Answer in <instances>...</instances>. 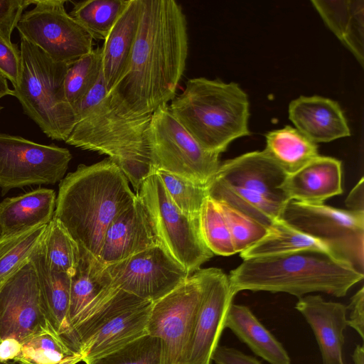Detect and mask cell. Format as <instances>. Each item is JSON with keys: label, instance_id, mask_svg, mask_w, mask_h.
<instances>
[{"label": "cell", "instance_id": "cell-1", "mask_svg": "<svg viewBox=\"0 0 364 364\" xmlns=\"http://www.w3.org/2000/svg\"><path fill=\"white\" fill-rule=\"evenodd\" d=\"M141 12L127 67L107 93L122 115H151L176 95L185 70L187 21L173 0H141Z\"/></svg>", "mask_w": 364, "mask_h": 364}, {"label": "cell", "instance_id": "cell-2", "mask_svg": "<svg viewBox=\"0 0 364 364\" xmlns=\"http://www.w3.org/2000/svg\"><path fill=\"white\" fill-rule=\"evenodd\" d=\"M135 198L124 173L107 157L80 164L60 182L53 218L97 258L108 227Z\"/></svg>", "mask_w": 364, "mask_h": 364}, {"label": "cell", "instance_id": "cell-3", "mask_svg": "<svg viewBox=\"0 0 364 364\" xmlns=\"http://www.w3.org/2000/svg\"><path fill=\"white\" fill-rule=\"evenodd\" d=\"M74 110L76 124L65 142L108 156L136 193L143 181L156 171L148 141L151 115L121 114L107 94L102 73Z\"/></svg>", "mask_w": 364, "mask_h": 364}, {"label": "cell", "instance_id": "cell-4", "mask_svg": "<svg viewBox=\"0 0 364 364\" xmlns=\"http://www.w3.org/2000/svg\"><path fill=\"white\" fill-rule=\"evenodd\" d=\"M363 277L349 262L318 250L243 259L228 275L235 294L284 292L298 299L313 292L343 297Z\"/></svg>", "mask_w": 364, "mask_h": 364}, {"label": "cell", "instance_id": "cell-5", "mask_svg": "<svg viewBox=\"0 0 364 364\" xmlns=\"http://www.w3.org/2000/svg\"><path fill=\"white\" fill-rule=\"evenodd\" d=\"M168 107L178 122L208 151L220 154L232 141L250 134L248 96L234 82L191 78Z\"/></svg>", "mask_w": 364, "mask_h": 364}, {"label": "cell", "instance_id": "cell-6", "mask_svg": "<svg viewBox=\"0 0 364 364\" xmlns=\"http://www.w3.org/2000/svg\"><path fill=\"white\" fill-rule=\"evenodd\" d=\"M20 50V75L11 95L48 138L65 141L77 121L74 108L65 94L68 64L53 61L22 38Z\"/></svg>", "mask_w": 364, "mask_h": 364}, {"label": "cell", "instance_id": "cell-7", "mask_svg": "<svg viewBox=\"0 0 364 364\" xmlns=\"http://www.w3.org/2000/svg\"><path fill=\"white\" fill-rule=\"evenodd\" d=\"M153 302L117 288L74 331L82 361L106 354L147 334Z\"/></svg>", "mask_w": 364, "mask_h": 364}, {"label": "cell", "instance_id": "cell-8", "mask_svg": "<svg viewBox=\"0 0 364 364\" xmlns=\"http://www.w3.org/2000/svg\"><path fill=\"white\" fill-rule=\"evenodd\" d=\"M135 194L145 207L163 248L190 274L214 255L203 239L199 216H189L177 208L156 171Z\"/></svg>", "mask_w": 364, "mask_h": 364}, {"label": "cell", "instance_id": "cell-9", "mask_svg": "<svg viewBox=\"0 0 364 364\" xmlns=\"http://www.w3.org/2000/svg\"><path fill=\"white\" fill-rule=\"evenodd\" d=\"M148 141L155 170H162L205 186L217 172L220 154L207 151L171 113L168 105L151 115Z\"/></svg>", "mask_w": 364, "mask_h": 364}, {"label": "cell", "instance_id": "cell-10", "mask_svg": "<svg viewBox=\"0 0 364 364\" xmlns=\"http://www.w3.org/2000/svg\"><path fill=\"white\" fill-rule=\"evenodd\" d=\"M280 219L323 242L333 255L364 274V212L289 200Z\"/></svg>", "mask_w": 364, "mask_h": 364}, {"label": "cell", "instance_id": "cell-11", "mask_svg": "<svg viewBox=\"0 0 364 364\" xmlns=\"http://www.w3.org/2000/svg\"><path fill=\"white\" fill-rule=\"evenodd\" d=\"M65 0H33L16 28L20 37L51 60L69 64L92 49L91 35L66 11Z\"/></svg>", "mask_w": 364, "mask_h": 364}, {"label": "cell", "instance_id": "cell-12", "mask_svg": "<svg viewBox=\"0 0 364 364\" xmlns=\"http://www.w3.org/2000/svg\"><path fill=\"white\" fill-rule=\"evenodd\" d=\"M71 159L72 154L66 148L0 133L2 195L12 188L60 182Z\"/></svg>", "mask_w": 364, "mask_h": 364}, {"label": "cell", "instance_id": "cell-13", "mask_svg": "<svg viewBox=\"0 0 364 364\" xmlns=\"http://www.w3.org/2000/svg\"><path fill=\"white\" fill-rule=\"evenodd\" d=\"M201 295L194 272L172 291L153 302L147 334L161 343V364H183L193 332Z\"/></svg>", "mask_w": 364, "mask_h": 364}, {"label": "cell", "instance_id": "cell-14", "mask_svg": "<svg viewBox=\"0 0 364 364\" xmlns=\"http://www.w3.org/2000/svg\"><path fill=\"white\" fill-rule=\"evenodd\" d=\"M106 268L114 287L151 302L172 291L191 275L161 245Z\"/></svg>", "mask_w": 364, "mask_h": 364}, {"label": "cell", "instance_id": "cell-15", "mask_svg": "<svg viewBox=\"0 0 364 364\" xmlns=\"http://www.w3.org/2000/svg\"><path fill=\"white\" fill-rule=\"evenodd\" d=\"M46 330L52 329L36 269L28 259L0 286V341L14 338L22 343Z\"/></svg>", "mask_w": 364, "mask_h": 364}, {"label": "cell", "instance_id": "cell-16", "mask_svg": "<svg viewBox=\"0 0 364 364\" xmlns=\"http://www.w3.org/2000/svg\"><path fill=\"white\" fill-rule=\"evenodd\" d=\"M196 272L200 279L201 295L183 364H210L235 294L222 269L210 267Z\"/></svg>", "mask_w": 364, "mask_h": 364}, {"label": "cell", "instance_id": "cell-17", "mask_svg": "<svg viewBox=\"0 0 364 364\" xmlns=\"http://www.w3.org/2000/svg\"><path fill=\"white\" fill-rule=\"evenodd\" d=\"M161 245L148 213L136 195L134 202L108 227L97 259L105 266Z\"/></svg>", "mask_w": 364, "mask_h": 364}, {"label": "cell", "instance_id": "cell-18", "mask_svg": "<svg viewBox=\"0 0 364 364\" xmlns=\"http://www.w3.org/2000/svg\"><path fill=\"white\" fill-rule=\"evenodd\" d=\"M287 175L264 151H255L220 163L213 178L285 205L289 200L281 186Z\"/></svg>", "mask_w": 364, "mask_h": 364}, {"label": "cell", "instance_id": "cell-19", "mask_svg": "<svg viewBox=\"0 0 364 364\" xmlns=\"http://www.w3.org/2000/svg\"><path fill=\"white\" fill-rule=\"evenodd\" d=\"M80 260L70 277L68 320L73 338L75 329L85 321L117 288L112 284L106 266L84 248L80 247Z\"/></svg>", "mask_w": 364, "mask_h": 364}, {"label": "cell", "instance_id": "cell-20", "mask_svg": "<svg viewBox=\"0 0 364 364\" xmlns=\"http://www.w3.org/2000/svg\"><path fill=\"white\" fill-rule=\"evenodd\" d=\"M295 309L310 326L321 352L323 364H346L343 356L347 306L328 301L320 295L298 299Z\"/></svg>", "mask_w": 364, "mask_h": 364}, {"label": "cell", "instance_id": "cell-21", "mask_svg": "<svg viewBox=\"0 0 364 364\" xmlns=\"http://www.w3.org/2000/svg\"><path fill=\"white\" fill-rule=\"evenodd\" d=\"M295 129L314 143L349 136L350 130L338 103L321 96H300L289 105Z\"/></svg>", "mask_w": 364, "mask_h": 364}, {"label": "cell", "instance_id": "cell-22", "mask_svg": "<svg viewBox=\"0 0 364 364\" xmlns=\"http://www.w3.org/2000/svg\"><path fill=\"white\" fill-rule=\"evenodd\" d=\"M341 161L318 156L309 164L288 174L281 186L289 200L308 204H321L343 193Z\"/></svg>", "mask_w": 364, "mask_h": 364}, {"label": "cell", "instance_id": "cell-23", "mask_svg": "<svg viewBox=\"0 0 364 364\" xmlns=\"http://www.w3.org/2000/svg\"><path fill=\"white\" fill-rule=\"evenodd\" d=\"M29 259L36 269L42 301L51 329L70 349L79 353L68 320L71 276L54 272L48 267L40 244Z\"/></svg>", "mask_w": 364, "mask_h": 364}, {"label": "cell", "instance_id": "cell-24", "mask_svg": "<svg viewBox=\"0 0 364 364\" xmlns=\"http://www.w3.org/2000/svg\"><path fill=\"white\" fill-rule=\"evenodd\" d=\"M141 12V0L128 4L110 30L102 49V70L107 93L116 85L129 61Z\"/></svg>", "mask_w": 364, "mask_h": 364}, {"label": "cell", "instance_id": "cell-25", "mask_svg": "<svg viewBox=\"0 0 364 364\" xmlns=\"http://www.w3.org/2000/svg\"><path fill=\"white\" fill-rule=\"evenodd\" d=\"M54 190L38 188L0 203V240L48 224L56 203Z\"/></svg>", "mask_w": 364, "mask_h": 364}, {"label": "cell", "instance_id": "cell-26", "mask_svg": "<svg viewBox=\"0 0 364 364\" xmlns=\"http://www.w3.org/2000/svg\"><path fill=\"white\" fill-rule=\"evenodd\" d=\"M326 25L364 67V1L312 0Z\"/></svg>", "mask_w": 364, "mask_h": 364}, {"label": "cell", "instance_id": "cell-27", "mask_svg": "<svg viewBox=\"0 0 364 364\" xmlns=\"http://www.w3.org/2000/svg\"><path fill=\"white\" fill-rule=\"evenodd\" d=\"M225 328H229L255 355L269 363L291 364L283 345L247 306L232 303L226 316Z\"/></svg>", "mask_w": 364, "mask_h": 364}, {"label": "cell", "instance_id": "cell-28", "mask_svg": "<svg viewBox=\"0 0 364 364\" xmlns=\"http://www.w3.org/2000/svg\"><path fill=\"white\" fill-rule=\"evenodd\" d=\"M208 196L224 203L267 227L280 219L284 206L264 196L212 178L205 185Z\"/></svg>", "mask_w": 364, "mask_h": 364}, {"label": "cell", "instance_id": "cell-29", "mask_svg": "<svg viewBox=\"0 0 364 364\" xmlns=\"http://www.w3.org/2000/svg\"><path fill=\"white\" fill-rule=\"evenodd\" d=\"M306 250H318L332 254L329 247L323 242L297 230L282 219H279L269 227L263 238L242 252L240 257L246 259Z\"/></svg>", "mask_w": 364, "mask_h": 364}, {"label": "cell", "instance_id": "cell-30", "mask_svg": "<svg viewBox=\"0 0 364 364\" xmlns=\"http://www.w3.org/2000/svg\"><path fill=\"white\" fill-rule=\"evenodd\" d=\"M263 150L287 174H291L319 156L317 144L290 126L266 134Z\"/></svg>", "mask_w": 364, "mask_h": 364}, {"label": "cell", "instance_id": "cell-31", "mask_svg": "<svg viewBox=\"0 0 364 364\" xmlns=\"http://www.w3.org/2000/svg\"><path fill=\"white\" fill-rule=\"evenodd\" d=\"M82 359L53 331L46 330L23 342L14 360L19 364H77Z\"/></svg>", "mask_w": 364, "mask_h": 364}, {"label": "cell", "instance_id": "cell-32", "mask_svg": "<svg viewBox=\"0 0 364 364\" xmlns=\"http://www.w3.org/2000/svg\"><path fill=\"white\" fill-rule=\"evenodd\" d=\"M40 247L51 270L70 276L74 273L80 257V247L53 218L47 225Z\"/></svg>", "mask_w": 364, "mask_h": 364}, {"label": "cell", "instance_id": "cell-33", "mask_svg": "<svg viewBox=\"0 0 364 364\" xmlns=\"http://www.w3.org/2000/svg\"><path fill=\"white\" fill-rule=\"evenodd\" d=\"M129 0H86L74 4L70 15L93 39L105 40Z\"/></svg>", "mask_w": 364, "mask_h": 364}, {"label": "cell", "instance_id": "cell-34", "mask_svg": "<svg viewBox=\"0 0 364 364\" xmlns=\"http://www.w3.org/2000/svg\"><path fill=\"white\" fill-rule=\"evenodd\" d=\"M102 73V49L99 47L68 65L64 89L73 108L93 88Z\"/></svg>", "mask_w": 364, "mask_h": 364}, {"label": "cell", "instance_id": "cell-35", "mask_svg": "<svg viewBox=\"0 0 364 364\" xmlns=\"http://www.w3.org/2000/svg\"><path fill=\"white\" fill-rule=\"evenodd\" d=\"M47 225L0 240V286L29 259L43 239Z\"/></svg>", "mask_w": 364, "mask_h": 364}, {"label": "cell", "instance_id": "cell-36", "mask_svg": "<svg viewBox=\"0 0 364 364\" xmlns=\"http://www.w3.org/2000/svg\"><path fill=\"white\" fill-rule=\"evenodd\" d=\"M203 239L214 254L230 256L236 254L230 230L217 201L207 196L199 213Z\"/></svg>", "mask_w": 364, "mask_h": 364}, {"label": "cell", "instance_id": "cell-37", "mask_svg": "<svg viewBox=\"0 0 364 364\" xmlns=\"http://www.w3.org/2000/svg\"><path fill=\"white\" fill-rule=\"evenodd\" d=\"M86 364H161V343L149 334L106 354L85 361Z\"/></svg>", "mask_w": 364, "mask_h": 364}, {"label": "cell", "instance_id": "cell-38", "mask_svg": "<svg viewBox=\"0 0 364 364\" xmlns=\"http://www.w3.org/2000/svg\"><path fill=\"white\" fill-rule=\"evenodd\" d=\"M156 172L177 208L189 216L198 217L202 205L208 196L205 186L165 171L156 170Z\"/></svg>", "mask_w": 364, "mask_h": 364}, {"label": "cell", "instance_id": "cell-39", "mask_svg": "<svg viewBox=\"0 0 364 364\" xmlns=\"http://www.w3.org/2000/svg\"><path fill=\"white\" fill-rule=\"evenodd\" d=\"M218 203L228 223L236 253H241L246 250L267 233L268 227L224 203L218 202Z\"/></svg>", "mask_w": 364, "mask_h": 364}, {"label": "cell", "instance_id": "cell-40", "mask_svg": "<svg viewBox=\"0 0 364 364\" xmlns=\"http://www.w3.org/2000/svg\"><path fill=\"white\" fill-rule=\"evenodd\" d=\"M33 4V0H0V38L11 41L14 28L24 13V10Z\"/></svg>", "mask_w": 364, "mask_h": 364}, {"label": "cell", "instance_id": "cell-41", "mask_svg": "<svg viewBox=\"0 0 364 364\" xmlns=\"http://www.w3.org/2000/svg\"><path fill=\"white\" fill-rule=\"evenodd\" d=\"M21 65L20 48L16 43L0 38V74L9 80L13 87L18 82Z\"/></svg>", "mask_w": 364, "mask_h": 364}, {"label": "cell", "instance_id": "cell-42", "mask_svg": "<svg viewBox=\"0 0 364 364\" xmlns=\"http://www.w3.org/2000/svg\"><path fill=\"white\" fill-rule=\"evenodd\" d=\"M212 360L216 364H262L255 357L245 354L232 347L218 346L215 349Z\"/></svg>", "mask_w": 364, "mask_h": 364}, {"label": "cell", "instance_id": "cell-43", "mask_svg": "<svg viewBox=\"0 0 364 364\" xmlns=\"http://www.w3.org/2000/svg\"><path fill=\"white\" fill-rule=\"evenodd\" d=\"M347 309L350 310L348 326L364 339V288L362 287L351 298Z\"/></svg>", "mask_w": 364, "mask_h": 364}, {"label": "cell", "instance_id": "cell-44", "mask_svg": "<svg viewBox=\"0 0 364 364\" xmlns=\"http://www.w3.org/2000/svg\"><path fill=\"white\" fill-rule=\"evenodd\" d=\"M364 179L362 177L349 193L345 203L348 210L364 212Z\"/></svg>", "mask_w": 364, "mask_h": 364}, {"label": "cell", "instance_id": "cell-45", "mask_svg": "<svg viewBox=\"0 0 364 364\" xmlns=\"http://www.w3.org/2000/svg\"><path fill=\"white\" fill-rule=\"evenodd\" d=\"M21 343L14 338H6L0 341V363L14 360L19 354Z\"/></svg>", "mask_w": 364, "mask_h": 364}, {"label": "cell", "instance_id": "cell-46", "mask_svg": "<svg viewBox=\"0 0 364 364\" xmlns=\"http://www.w3.org/2000/svg\"><path fill=\"white\" fill-rule=\"evenodd\" d=\"M354 364H363L364 347L363 345H357L351 355Z\"/></svg>", "mask_w": 364, "mask_h": 364}, {"label": "cell", "instance_id": "cell-47", "mask_svg": "<svg viewBox=\"0 0 364 364\" xmlns=\"http://www.w3.org/2000/svg\"><path fill=\"white\" fill-rule=\"evenodd\" d=\"M12 95V90L9 87L8 80L0 74V99Z\"/></svg>", "mask_w": 364, "mask_h": 364}, {"label": "cell", "instance_id": "cell-48", "mask_svg": "<svg viewBox=\"0 0 364 364\" xmlns=\"http://www.w3.org/2000/svg\"><path fill=\"white\" fill-rule=\"evenodd\" d=\"M3 109H4V107L0 104V113L1 112Z\"/></svg>", "mask_w": 364, "mask_h": 364}, {"label": "cell", "instance_id": "cell-49", "mask_svg": "<svg viewBox=\"0 0 364 364\" xmlns=\"http://www.w3.org/2000/svg\"><path fill=\"white\" fill-rule=\"evenodd\" d=\"M0 364H11V363H8V362H5V363H0Z\"/></svg>", "mask_w": 364, "mask_h": 364}]
</instances>
